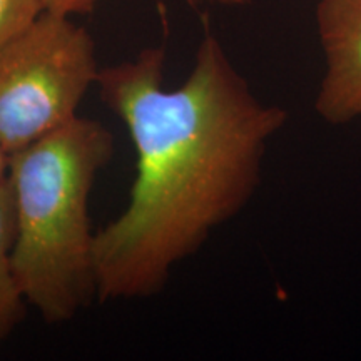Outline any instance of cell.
Here are the masks:
<instances>
[{
  "label": "cell",
  "mask_w": 361,
  "mask_h": 361,
  "mask_svg": "<svg viewBox=\"0 0 361 361\" xmlns=\"http://www.w3.org/2000/svg\"><path fill=\"white\" fill-rule=\"evenodd\" d=\"M101 2L102 0H40L44 12L64 17L85 16L92 12Z\"/></svg>",
  "instance_id": "7"
},
{
  "label": "cell",
  "mask_w": 361,
  "mask_h": 361,
  "mask_svg": "<svg viewBox=\"0 0 361 361\" xmlns=\"http://www.w3.org/2000/svg\"><path fill=\"white\" fill-rule=\"evenodd\" d=\"M162 47L101 69V101L135 149V178L117 218L97 231V298H152L174 269L252 200L286 109L252 92L206 34L184 82L164 87Z\"/></svg>",
  "instance_id": "1"
},
{
  "label": "cell",
  "mask_w": 361,
  "mask_h": 361,
  "mask_svg": "<svg viewBox=\"0 0 361 361\" xmlns=\"http://www.w3.org/2000/svg\"><path fill=\"white\" fill-rule=\"evenodd\" d=\"M99 72L92 35L72 17L44 12L0 47V147L7 157L78 119Z\"/></svg>",
  "instance_id": "3"
},
{
  "label": "cell",
  "mask_w": 361,
  "mask_h": 361,
  "mask_svg": "<svg viewBox=\"0 0 361 361\" xmlns=\"http://www.w3.org/2000/svg\"><path fill=\"white\" fill-rule=\"evenodd\" d=\"M316 25L326 72L314 109L331 126L351 123L361 117V0H319Z\"/></svg>",
  "instance_id": "4"
},
{
  "label": "cell",
  "mask_w": 361,
  "mask_h": 361,
  "mask_svg": "<svg viewBox=\"0 0 361 361\" xmlns=\"http://www.w3.org/2000/svg\"><path fill=\"white\" fill-rule=\"evenodd\" d=\"M42 13L40 0H0V47L25 32Z\"/></svg>",
  "instance_id": "6"
},
{
  "label": "cell",
  "mask_w": 361,
  "mask_h": 361,
  "mask_svg": "<svg viewBox=\"0 0 361 361\" xmlns=\"http://www.w3.org/2000/svg\"><path fill=\"white\" fill-rule=\"evenodd\" d=\"M191 4H218V6H228V7H241L250 4L251 0H188Z\"/></svg>",
  "instance_id": "8"
},
{
  "label": "cell",
  "mask_w": 361,
  "mask_h": 361,
  "mask_svg": "<svg viewBox=\"0 0 361 361\" xmlns=\"http://www.w3.org/2000/svg\"><path fill=\"white\" fill-rule=\"evenodd\" d=\"M114 151L111 130L79 116L8 156L17 223L13 269L27 303L45 323L71 322L97 298V231L89 201Z\"/></svg>",
  "instance_id": "2"
},
{
  "label": "cell",
  "mask_w": 361,
  "mask_h": 361,
  "mask_svg": "<svg viewBox=\"0 0 361 361\" xmlns=\"http://www.w3.org/2000/svg\"><path fill=\"white\" fill-rule=\"evenodd\" d=\"M16 233L13 194L7 176H4L0 178V341L19 326L29 306L13 269Z\"/></svg>",
  "instance_id": "5"
},
{
  "label": "cell",
  "mask_w": 361,
  "mask_h": 361,
  "mask_svg": "<svg viewBox=\"0 0 361 361\" xmlns=\"http://www.w3.org/2000/svg\"><path fill=\"white\" fill-rule=\"evenodd\" d=\"M7 164H8V157L6 152L2 151V147H0V178L7 176Z\"/></svg>",
  "instance_id": "9"
}]
</instances>
